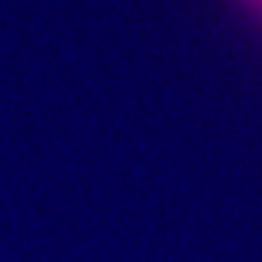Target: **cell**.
Listing matches in <instances>:
<instances>
[{"mask_svg":"<svg viewBox=\"0 0 262 262\" xmlns=\"http://www.w3.org/2000/svg\"><path fill=\"white\" fill-rule=\"evenodd\" d=\"M235 3H241L246 11H252L254 16L262 19V0H235Z\"/></svg>","mask_w":262,"mask_h":262,"instance_id":"1","label":"cell"}]
</instances>
